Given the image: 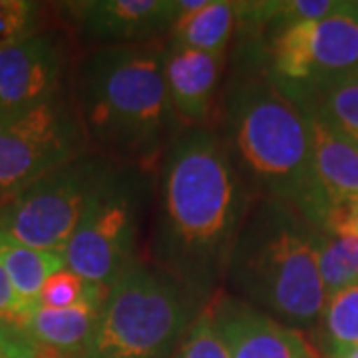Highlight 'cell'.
Here are the masks:
<instances>
[{
  "label": "cell",
  "mask_w": 358,
  "mask_h": 358,
  "mask_svg": "<svg viewBox=\"0 0 358 358\" xmlns=\"http://www.w3.org/2000/svg\"><path fill=\"white\" fill-rule=\"evenodd\" d=\"M155 199L154 265L209 305L255 201L215 129L183 128L171 140L159 162Z\"/></svg>",
  "instance_id": "obj_1"
},
{
  "label": "cell",
  "mask_w": 358,
  "mask_h": 358,
  "mask_svg": "<svg viewBox=\"0 0 358 358\" xmlns=\"http://www.w3.org/2000/svg\"><path fill=\"white\" fill-rule=\"evenodd\" d=\"M221 140L255 199L281 201L324 231L333 207L315 171L305 106L237 58L225 90Z\"/></svg>",
  "instance_id": "obj_2"
},
{
  "label": "cell",
  "mask_w": 358,
  "mask_h": 358,
  "mask_svg": "<svg viewBox=\"0 0 358 358\" xmlns=\"http://www.w3.org/2000/svg\"><path fill=\"white\" fill-rule=\"evenodd\" d=\"M82 122L102 152L143 169L183 129L167 94L164 42L102 46L82 68Z\"/></svg>",
  "instance_id": "obj_3"
},
{
  "label": "cell",
  "mask_w": 358,
  "mask_h": 358,
  "mask_svg": "<svg viewBox=\"0 0 358 358\" xmlns=\"http://www.w3.org/2000/svg\"><path fill=\"white\" fill-rule=\"evenodd\" d=\"M319 235L289 205L255 199L225 273L231 294L299 333L319 324L327 303Z\"/></svg>",
  "instance_id": "obj_4"
},
{
  "label": "cell",
  "mask_w": 358,
  "mask_h": 358,
  "mask_svg": "<svg viewBox=\"0 0 358 358\" xmlns=\"http://www.w3.org/2000/svg\"><path fill=\"white\" fill-rule=\"evenodd\" d=\"M205 307L173 275L138 261L108 289L84 358H171Z\"/></svg>",
  "instance_id": "obj_5"
},
{
  "label": "cell",
  "mask_w": 358,
  "mask_h": 358,
  "mask_svg": "<svg viewBox=\"0 0 358 358\" xmlns=\"http://www.w3.org/2000/svg\"><path fill=\"white\" fill-rule=\"evenodd\" d=\"M152 197V173L115 162L100 179L64 249L66 268L112 287L138 259L141 219Z\"/></svg>",
  "instance_id": "obj_6"
},
{
  "label": "cell",
  "mask_w": 358,
  "mask_h": 358,
  "mask_svg": "<svg viewBox=\"0 0 358 358\" xmlns=\"http://www.w3.org/2000/svg\"><path fill=\"white\" fill-rule=\"evenodd\" d=\"M235 58L255 64L268 82L299 103L334 80L358 72V2L317 22L263 40L241 38Z\"/></svg>",
  "instance_id": "obj_7"
},
{
  "label": "cell",
  "mask_w": 358,
  "mask_h": 358,
  "mask_svg": "<svg viewBox=\"0 0 358 358\" xmlns=\"http://www.w3.org/2000/svg\"><path fill=\"white\" fill-rule=\"evenodd\" d=\"M115 159L86 152L0 203V239L64 253L90 197Z\"/></svg>",
  "instance_id": "obj_8"
},
{
  "label": "cell",
  "mask_w": 358,
  "mask_h": 358,
  "mask_svg": "<svg viewBox=\"0 0 358 358\" xmlns=\"http://www.w3.org/2000/svg\"><path fill=\"white\" fill-rule=\"evenodd\" d=\"M82 114L60 98L0 122V203L88 152Z\"/></svg>",
  "instance_id": "obj_9"
},
{
  "label": "cell",
  "mask_w": 358,
  "mask_h": 358,
  "mask_svg": "<svg viewBox=\"0 0 358 358\" xmlns=\"http://www.w3.org/2000/svg\"><path fill=\"white\" fill-rule=\"evenodd\" d=\"M66 54L62 40L34 32L0 46V122L60 98Z\"/></svg>",
  "instance_id": "obj_10"
},
{
  "label": "cell",
  "mask_w": 358,
  "mask_h": 358,
  "mask_svg": "<svg viewBox=\"0 0 358 358\" xmlns=\"http://www.w3.org/2000/svg\"><path fill=\"white\" fill-rule=\"evenodd\" d=\"M66 6L84 36L103 46L148 44L169 34L179 18L178 0H86Z\"/></svg>",
  "instance_id": "obj_11"
},
{
  "label": "cell",
  "mask_w": 358,
  "mask_h": 358,
  "mask_svg": "<svg viewBox=\"0 0 358 358\" xmlns=\"http://www.w3.org/2000/svg\"><path fill=\"white\" fill-rule=\"evenodd\" d=\"M231 358H317L303 334L271 319L233 294L207 305Z\"/></svg>",
  "instance_id": "obj_12"
},
{
  "label": "cell",
  "mask_w": 358,
  "mask_h": 358,
  "mask_svg": "<svg viewBox=\"0 0 358 358\" xmlns=\"http://www.w3.org/2000/svg\"><path fill=\"white\" fill-rule=\"evenodd\" d=\"M223 58L193 50L173 40L164 42L167 94L183 128L205 126L217 96Z\"/></svg>",
  "instance_id": "obj_13"
},
{
  "label": "cell",
  "mask_w": 358,
  "mask_h": 358,
  "mask_svg": "<svg viewBox=\"0 0 358 358\" xmlns=\"http://www.w3.org/2000/svg\"><path fill=\"white\" fill-rule=\"evenodd\" d=\"M103 303L70 308L36 307L18 322L26 338L46 358H84Z\"/></svg>",
  "instance_id": "obj_14"
},
{
  "label": "cell",
  "mask_w": 358,
  "mask_h": 358,
  "mask_svg": "<svg viewBox=\"0 0 358 358\" xmlns=\"http://www.w3.org/2000/svg\"><path fill=\"white\" fill-rule=\"evenodd\" d=\"M313 143V162L320 187L333 207L358 201V148L310 106H305Z\"/></svg>",
  "instance_id": "obj_15"
},
{
  "label": "cell",
  "mask_w": 358,
  "mask_h": 358,
  "mask_svg": "<svg viewBox=\"0 0 358 358\" xmlns=\"http://www.w3.org/2000/svg\"><path fill=\"white\" fill-rule=\"evenodd\" d=\"M237 28V2L209 0L207 6L179 16L171 26L169 38L193 50L225 58L233 32Z\"/></svg>",
  "instance_id": "obj_16"
},
{
  "label": "cell",
  "mask_w": 358,
  "mask_h": 358,
  "mask_svg": "<svg viewBox=\"0 0 358 358\" xmlns=\"http://www.w3.org/2000/svg\"><path fill=\"white\" fill-rule=\"evenodd\" d=\"M0 261L6 268V275L13 282L26 315L38 307L40 291L44 282L58 271L66 268L62 253L42 251L6 239H0Z\"/></svg>",
  "instance_id": "obj_17"
},
{
  "label": "cell",
  "mask_w": 358,
  "mask_h": 358,
  "mask_svg": "<svg viewBox=\"0 0 358 358\" xmlns=\"http://www.w3.org/2000/svg\"><path fill=\"white\" fill-rule=\"evenodd\" d=\"M319 343L327 358L358 346V282L327 299L319 320Z\"/></svg>",
  "instance_id": "obj_18"
},
{
  "label": "cell",
  "mask_w": 358,
  "mask_h": 358,
  "mask_svg": "<svg viewBox=\"0 0 358 358\" xmlns=\"http://www.w3.org/2000/svg\"><path fill=\"white\" fill-rule=\"evenodd\" d=\"M319 271L327 299L358 282V237L350 233L319 235Z\"/></svg>",
  "instance_id": "obj_19"
},
{
  "label": "cell",
  "mask_w": 358,
  "mask_h": 358,
  "mask_svg": "<svg viewBox=\"0 0 358 358\" xmlns=\"http://www.w3.org/2000/svg\"><path fill=\"white\" fill-rule=\"evenodd\" d=\"M301 106H310L358 148V72L334 80Z\"/></svg>",
  "instance_id": "obj_20"
},
{
  "label": "cell",
  "mask_w": 358,
  "mask_h": 358,
  "mask_svg": "<svg viewBox=\"0 0 358 358\" xmlns=\"http://www.w3.org/2000/svg\"><path fill=\"white\" fill-rule=\"evenodd\" d=\"M106 294L108 287L90 282L76 273L62 268L44 282L38 305L46 308H70L86 303H103Z\"/></svg>",
  "instance_id": "obj_21"
},
{
  "label": "cell",
  "mask_w": 358,
  "mask_h": 358,
  "mask_svg": "<svg viewBox=\"0 0 358 358\" xmlns=\"http://www.w3.org/2000/svg\"><path fill=\"white\" fill-rule=\"evenodd\" d=\"M171 358H231L209 308L195 317Z\"/></svg>",
  "instance_id": "obj_22"
},
{
  "label": "cell",
  "mask_w": 358,
  "mask_h": 358,
  "mask_svg": "<svg viewBox=\"0 0 358 358\" xmlns=\"http://www.w3.org/2000/svg\"><path fill=\"white\" fill-rule=\"evenodd\" d=\"M38 4L24 0H0V46L34 34Z\"/></svg>",
  "instance_id": "obj_23"
},
{
  "label": "cell",
  "mask_w": 358,
  "mask_h": 358,
  "mask_svg": "<svg viewBox=\"0 0 358 358\" xmlns=\"http://www.w3.org/2000/svg\"><path fill=\"white\" fill-rule=\"evenodd\" d=\"M0 358H46L14 322L0 320Z\"/></svg>",
  "instance_id": "obj_24"
},
{
  "label": "cell",
  "mask_w": 358,
  "mask_h": 358,
  "mask_svg": "<svg viewBox=\"0 0 358 358\" xmlns=\"http://www.w3.org/2000/svg\"><path fill=\"white\" fill-rule=\"evenodd\" d=\"M26 317V310L14 291L13 282L6 275V268L0 261V320L18 324Z\"/></svg>",
  "instance_id": "obj_25"
},
{
  "label": "cell",
  "mask_w": 358,
  "mask_h": 358,
  "mask_svg": "<svg viewBox=\"0 0 358 358\" xmlns=\"http://www.w3.org/2000/svg\"><path fill=\"white\" fill-rule=\"evenodd\" d=\"M324 231L327 233H350V235L358 237V201L336 207L331 213Z\"/></svg>",
  "instance_id": "obj_26"
},
{
  "label": "cell",
  "mask_w": 358,
  "mask_h": 358,
  "mask_svg": "<svg viewBox=\"0 0 358 358\" xmlns=\"http://www.w3.org/2000/svg\"><path fill=\"white\" fill-rule=\"evenodd\" d=\"M333 358H358V346H352V348H346L343 352L334 355Z\"/></svg>",
  "instance_id": "obj_27"
}]
</instances>
